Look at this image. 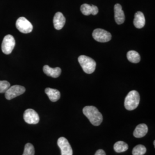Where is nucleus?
Returning <instances> with one entry per match:
<instances>
[{
    "label": "nucleus",
    "instance_id": "nucleus-1",
    "mask_svg": "<svg viewBox=\"0 0 155 155\" xmlns=\"http://www.w3.org/2000/svg\"><path fill=\"white\" fill-rule=\"evenodd\" d=\"M83 113L94 126H99L103 121L102 114L93 106H87L83 109Z\"/></svg>",
    "mask_w": 155,
    "mask_h": 155
},
{
    "label": "nucleus",
    "instance_id": "nucleus-2",
    "mask_svg": "<svg viewBox=\"0 0 155 155\" xmlns=\"http://www.w3.org/2000/svg\"><path fill=\"white\" fill-rule=\"evenodd\" d=\"M140 97L139 93L136 90L130 91L126 97L124 101V106L127 110H133L139 106Z\"/></svg>",
    "mask_w": 155,
    "mask_h": 155
},
{
    "label": "nucleus",
    "instance_id": "nucleus-3",
    "mask_svg": "<svg viewBox=\"0 0 155 155\" xmlns=\"http://www.w3.org/2000/svg\"><path fill=\"white\" fill-rule=\"evenodd\" d=\"M78 61L84 72L90 74L94 72L96 68V62L92 58L85 55H81L78 58Z\"/></svg>",
    "mask_w": 155,
    "mask_h": 155
},
{
    "label": "nucleus",
    "instance_id": "nucleus-4",
    "mask_svg": "<svg viewBox=\"0 0 155 155\" xmlns=\"http://www.w3.org/2000/svg\"><path fill=\"white\" fill-rule=\"evenodd\" d=\"M15 45L16 41L14 37L11 35H6L3 39L1 45V50L2 52L6 55L11 54L15 47Z\"/></svg>",
    "mask_w": 155,
    "mask_h": 155
},
{
    "label": "nucleus",
    "instance_id": "nucleus-5",
    "mask_svg": "<svg viewBox=\"0 0 155 155\" xmlns=\"http://www.w3.org/2000/svg\"><path fill=\"white\" fill-rule=\"evenodd\" d=\"M16 26L17 29L23 33H31L33 29L32 24L24 17H21L17 19Z\"/></svg>",
    "mask_w": 155,
    "mask_h": 155
},
{
    "label": "nucleus",
    "instance_id": "nucleus-6",
    "mask_svg": "<svg viewBox=\"0 0 155 155\" xmlns=\"http://www.w3.org/2000/svg\"><path fill=\"white\" fill-rule=\"evenodd\" d=\"M25 91V88L22 86L14 85L11 86L5 93L6 99L11 100L17 97L24 94Z\"/></svg>",
    "mask_w": 155,
    "mask_h": 155
},
{
    "label": "nucleus",
    "instance_id": "nucleus-7",
    "mask_svg": "<svg viewBox=\"0 0 155 155\" xmlns=\"http://www.w3.org/2000/svg\"><path fill=\"white\" fill-rule=\"evenodd\" d=\"M93 37L94 40L101 43H106L111 39V35L110 32L102 29H95L93 32Z\"/></svg>",
    "mask_w": 155,
    "mask_h": 155
},
{
    "label": "nucleus",
    "instance_id": "nucleus-8",
    "mask_svg": "<svg viewBox=\"0 0 155 155\" xmlns=\"http://www.w3.org/2000/svg\"><path fill=\"white\" fill-rule=\"evenodd\" d=\"M23 117L24 121L29 124H37L40 121L39 114L32 109H28L25 111Z\"/></svg>",
    "mask_w": 155,
    "mask_h": 155
},
{
    "label": "nucleus",
    "instance_id": "nucleus-9",
    "mask_svg": "<svg viewBox=\"0 0 155 155\" xmlns=\"http://www.w3.org/2000/svg\"><path fill=\"white\" fill-rule=\"evenodd\" d=\"M58 145L61 150V155H72V148L67 139L61 137L58 140Z\"/></svg>",
    "mask_w": 155,
    "mask_h": 155
},
{
    "label": "nucleus",
    "instance_id": "nucleus-10",
    "mask_svg": "<svg viewBox=\"0 0 155 155\" xmlns=\"http://www.w3.org/2000/svg\"><path fill=\"white\" fill-rule=\"evenodd\" d=\"M114 18L116 22L118 25L123 24L125 20V14L122 9V6L119 4H117L114 5Z\"/></svg>",
    "mask_w": 155,
    "mask_h": 155
},
{
    "label": "nucleus",
    "instance_id": "nucleus-11",
    "mask_svg": "<svg viewBox=\"0 0 155 155\" xmlns=\"http://www.w3.org/2000/svg\"><path fill=\"white\" fill-rule=\"evenodd\" d=\"M53 22L56 29L61 30L66 23V18L61 12H57L54 17Z\"/></svg>",
    "mask_w": 155,
    "mask_h": 155
},
{
    "label": "nucleus",
    "instance_id": "nucleus-12",
    "mask_svg": "<svg viewBox=\"0 0 155 155\" xmlns=\"http://www.w3.org/2000/svg\"><path fill=\"white\" fill-rule=\"evenodd\" d=\"M148 132V126L145 124L138 125L133 132V136L136 138H141L144 137Z\"/></svg>",
    "mask_w": 155,
    "mask_h": 155
},
{
    "label": "nucleus",
    "instance_id": "nucleus-13",
    "mask_svg": "<svg viewBox=\"0 0 155 155\" xmlns=\"http://www.w3.org/2000/svg\"><path fill=\"white\" fill-rule=\"evenodd\" d=\"M145 24V18L144 14L141 12H137L134 15L133 24L136 28H143Z\"/></svg>",
    "mask_w": 155,
    "mask_h": 155
},
{
    "label": "nucleus",
    "instance_id": "nucleus-14",
    "mask_svg": "<svg viewBox=\"0 0 155 155\" xmlns=\"http://www.w3.org/2000/svg\"><path fill=\"white\" fill-rule=\"evenodd\" d=\"M43 71L45 74L51 77L58 78L59 77L61 74V68L59 67H56L52 68L47 65H45L43 67Z\"/></svg>",
    "mask_w": 155,
    "mask_h": 155
},
{
    "label": "nucleus",
    "instance_id": "nucleus-15",
    "mask_svg": "<svg viewBox=\"0 0 155 155\" xmlns=\"http://www.w3.org/2000/svg\"><path fill=\"white\" fill-rule=\"evenodd\" d=\"M45 93L48 95L50 101L54 102L58 101L61 98V93L56 89L46 88Z\"/></svg>",
    "mask_w": 155,
    "mask_h": 155
},
{
    "label": "nucleus",
    "instance_id": "nucleus-16",
    "mask_svg": "<svg viewBox=\"0 0 155 155\" xmlns=\"http://www.w3.org/2000/svg\"><path fill=\"white\" fill-rule=\"evenodd\" d=\"M128 61L133 63H138L140 61V56L135 51H130L127 53Z\"/></svg>",
    "mask_w": 155,
    "mask_h": 155
},
{
    "label": "nucleus",
    "instance_id": "nucleus-17",
    "mask_svg": "<svg viewBox=\"0 0 155 155\" xmlns=\"http://www.w3.org/2000/svg\"><path fill=\"white\" fill-rule=\"evenodd\" d=\"M129 146L127 144L122 141H119L114 145V150L117 153H121L128 150Z\"/></svg>",
    "mask_w": 155,
    "mask_h": 155
},
{
    "label": "nucleus",
    "instance_id": "nucleus-18",
    "mask_svg": "<svg viewBox=\"0 0 155 155\" xmlns=\"http://www.w3.org/2000/svg\"><path fill=\"white\" fill-rule=\"evenodd\" d=\"M147 152V148L143 145L139 144L136 145L132 150L133 155H144Z\"/></svg>",
    "mask_w": 155,
    "mask_h": 155
},
{
    "label": "nucleus",
    "instance_id": "nucleus-19",
    "mask_svg": "<svg viewBox=\"0 0 155 155\" xmlns=\"http://www.w3.org/2000/svg\"><path fill=\"white\" fill-rule=\"evenodd\" d=\"M35 155V148L33 145L31 143L25 144L24 147V150L22 155Z\"/></svg>",
    "mask_w": 155,
    "mask_h": 155
},
{
    "label": "nucleus",
    "instance_id": "nucleus-20",
    "mask_svg": "<svg viewBox=\"0 0 155 155\" xmlns=\"http://www.w3.org/2000/svg\"><path fill=\"white\" fill-rule=\"evenodd\" d=\"M81 11L84 15L89 16L91 15V12H92L91 5H90L87 4H84L81 6Z\"/></svg>",
    "mask_w": 155,
    "mask_h": 155
},
{
    "label": "nucleus",
    "instance_id": "nucleus-21",
    "mask_svg": "<svg viewBox=\"0 0 155 155\" xmlns=\"http://www.w3.org/2000/svg\"><path fill=\"white\" fill-rule=\"evenodd\" d=\"M11 87V84L6 81H0V93H5Z\"/></svg>",
    "mask_w": 155,
    "mask_h": 155
},
{
    "label": "nucleus",
    "instance_id": "nucleus-22",
    "mask_svg": "<svg viewBox=\"0 0 155 155\" xmlns=\"http://www.w3.org/2000/svg\"><path fill=\"white\" fill-rule=\"evenodd\" d=\"M91 8H92V12H91V15H93V16H95L96 15L98 14V8L97 6L95 5H91Z\"/></svg>",
    "mask_w": 155,
    "mask_h": 155
},
{
    "label": "nucleus",
    "instance_id": "nucleus-23",
    "mask_svg": "<svg viewBox=\"0 0 155 155\" xmlns=\"http://www.w3.org/2000/svg\"><path fill=\"white\" fill-rule=\"evenodd\" d=\"M94 155H106V153L103 150H97Z\"/></svg>",
    "mask_w": 155,
    "mask_h": 155
},
{
    "label": "nucleus",
    "instance_id": "nucleus-24",
    "mask_svg": "<svg viewBox=\"0 0 155 155\" xmlns=\"http://www.w3.org/2000/svg\"><path fill=\"white\" fill-rule=\"evenodd\" d=\"M153 145H154V146H155V141H153Z\"/></svg>",
    "mask_w": 155,
    "mask_h": 155
}]
</instances>
